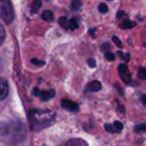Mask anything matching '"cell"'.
<instances>
[{
	"instance_id": "11",
	"label": "cell",
	"mask_w": 146,
	"mask_h": 146,
	"mask_svg": "<svg viewBox=\"0 0 146 146\" xmlns=\"http://www.w3.org/2000/svg\"><path fill=\"white\" fill-rule=\"evenodd\" d=\"M136 25H137V23H136L135 21L125 19V20H123L120 23L119 26H120V28H122V29H131V28H133V27H135Z\"/></svg>"
},
{
	"instance_id": "13",
	"label": "cell",
	"mask_w": 146,
	"mask_h": 146,
	"mask_svg": "<svg viewBox=\"0 0 146 146\" xmlns=\"http://www.w3.org/2000/svg\"><path fill=\"white\" fill-rule=\"evenodd\" d=\"M41 5H42V2H41L40 0H37V1H34V2H32V4H31V14H35V13H37V11H38V9L41 7Z\"/></svg>"
},
{
	"instance_id": "18",
	"label": "cell",
	"mask_w": 146,
	"mask_h": 146,
	"mask_svg": "<svg viewBox=\"0 0 146 146\" xmlns=\"http://www.w3.org/2000/svg\"><path fill=\"white\" fill-rule=\"evenodd\" d=\"M98 10H99L100 13H107L108 12V6L107 4H105V3H100L99 5H98Z\"/></svg>"
},
{
	"instance_id": "25",
	"label": "cell",
	"mask_w": 146,
	"mask_h": 146,
	"mask_svg": "<svg viewBox=\"0 0 146 146\" xmlns=\"http://www.w3.org/2000/svg\"><path fill=\"white\" fill-rule=\"evenodd\" d=\"M122 59H124V61L125 62H128L130 59V54L129 53H126V54H123V57H122Z\"/></svg>"
},
{
	"instance_id": "7",
	"label": "cell",
	"mask_w": 146,
	"mask_h": 146,
	"mask_svg": "<svg viewBox=\"0 0 146 146\" xmlns=\"http://www.w3.org/2000/svg\"><path fill=\"white\" fill-rule=\"evenodd\" d=\"M61 106H62L63 109L67 110L69 112H77L79 111V105L75 102L71 101V100L63 99L61 101Z\"/></svg>"
},
{
	"instance_id": "6",
	"label": "cell",
	"mask_w": 146,
	"mask_h": 146,
	"mask_svg": "<svg viewBox=\"0 0 146 146\" xmlns=\"http://www.w3.org/2000/svg\"><path fill=\"white\" fill-rule=\"evenodd\" d=\"M118 73H119L120 78L123 80L124 83L130 84L132 82L131 72L129 71L128 67L126 66V64H120L119 66H118Z\"/></svg>"
},
{
	"instance_id": "5",
	"label": "cell",
	"mask_w": 146,
	"mask_h": 146,
	"mask_svg": "<svg viewBox=\"0 0 146 146\" xmlns=\"http://www.w3.org/2000/svg\"><path fill=\"white\" fill-rule=\"evenodd\" d=\"M33 95L39 97L42 101H49L50 99L55 97V90L49 89V90H40L39 88H34L33 90Z\"/></svg>"
},
{
	"instance_id": "22",
	"label": "cell",
	"mask_w": 146,
	"mask_h": 146,
	"mask_svg": "<svg viewBox=\"0 0 146 146\" xmlns=\"http://www.w3.org/2000/svg\"><path fill=\"white\" fill-rule=\"evenodd\" d=\"M31 62H32L34 65H37V66H43V65L45 64V61L38 60V59H35V58L31 59Z\"/></svg>"
},
{
	"instance_id": "14",
	"label": "cell",
	"mask_w": 146,
	"mask_h": 146,
	"mask_svg": "<svg viewBox=\"0 0 146 146\" xmlns=\"http://www.w3.org/2000/svg\"><path fill=\"white\" fill-rule=\"evenodd\" d=\"M71 10L73 11H79L81 9L82 6V2L79 1V0H73L72 2H71Z\"/></svg>"
},
{
	"instance_id": "15",
	"label": "cell",
	"mask_w": 146,
	"mask_h": 146,
	"mask_svg": "<svg viewBox=\"0 0 146 146\" xmlns=\"http://www.w3.org/2000/svg\"><path fill=\"white\" fill-rule=\"evenodd\" d=\"M137 76L139 79L146 80V67H140V68L138 69Z\"/></svg>"
},
{
	"instance_id": "29",
	"label": "cell",
	"mask_w": 146,
	"mask_h": 146,
	"mask_svg": "<svg viewBox=\"0 0 146 146\" xmlns=\"http://www.w3.org/2000/svg\"><path fill=\"white\" fill-rule=\"evenodd\" d=\"M143 46H145V47H146V40H145V41H144V42H143Z\"/></svg>"
},
{
	"instance_id": "23",
	"label": "cell",
	"mask_w": 146,
	"mask_h": 146,
	"mask_svg": "<svg viewBox=\"0 0 146 146\" xmlns=\"http://www.w3.org/2000/svg\"><path fill=\"white\" fill-rule=\"evenodd\" d=\"M112 40H113L114 43L117 45V47H119V48H122V43H121L120 39L118 38L117 36H113V37H112Z\"/></svg>"
},
{
	"instance_id": "21",
	"label": "cell",
	"mask_w": 146,
	"mask_h": 146,
	"mask_svg": "<svg viewBox=\"0 0 146 146\" xmlns=\"http://www.w3.org/2000/svg\"><path fill=\"white\" fill-rule=\"evenodd\" d=\"M105 58H106V60H108V61H114L115 60V55L113 54L112 52H105Z\"/></svg>"
},
{
	"instance_id": "10",
	"label": "cell",
	"mask_w": 146,
	"mask_h": 146,
	"mask_svg": "<svg viewBox=\"0 0 146 146\" xmlns=\"http://www.w3.org/2000/svg\"><path fill=\"white\" fill-rule=\"evenodd\" d=\"M65 146H88V144L81 138H72L66 142Z\"/></svg>"
},
{
	"instance_id": "24",
	"label": "cell",
	"mask_w": 146,
	"mask_h": 146,
	"mask_svg": "<svg viewBox=\"0 0 146 146\" xmlns=\"http://www.w3.org/2000/svg\"><path fill=\"white\" fill-rule=\"evenodd\" d=\"M87 63H88V65L91 67V68H94V67L96 66V61H95V59H93V58H89V59H88Z\"/></svg>"
},
{
	"instance_id": "20",
	"label": "cell",
	"mask_w": 146,
	"mask_h": 146,
	"mask_svg": "<svg viewBox=\"0 0 146 146\" xmlns=\"http://www.w3.org/2000/svg\"><path fill=\"white\" fill-rule=\"evenodd\" d=\"M113 126H114V128H115V130H116V132H117V133L121 132L122 129H123V124H122L121 122H119V121H115V122H114Z\"/></svg>"
},
{
	"instance_id": "19",
	"label": "cell",
	"mask_w": 146,
	"mask_h": 146,
	"mask_svg": "<svg viewBox=\"0 0 146 146\" xmlns=\"http://www.w3.org/2000/svg\"><path fill=\"white\" fill-rule=\"evenodd\" d=\"M135 132H146V124H139L134 127Z\"/></svg>"
},
{
	"instance_id": "4",
	"label": "cell",
	"mask_w": 146,
	"mask_h": 146,
	"mask_svg": "<svg viewBox=\"0 0 146 146\" xmlns=\"http://www.w3.org/2000/svg\"><path fill=\"white\" fill-rule=\"evenodd\" d=\"M58 22L62 28L66 30H75L79 27V19L77 17H73L71 19L66 18L65 16H62L58 19Z\"/></svg>"
},
{
	"instance_id": "8",
	"label": "cell",
	"mask_w": 146,
	"mask_h": 146,
	"mask_svg": "<svg viewBox=\"0 0 146 146\" xmlns=\"http://www.w3.org/2000/svg\"><path fill=\"white\" fill-rule=\"evenodd\" d=\"M9 91V86L7 80L0 77V100H3L7 97Z\"/></svg>"
},
{
	"instance_id": "12",
	"label": "cell",
	"mask_w": 146,
	"mask_h": 146,
	"mask_svg": "<svg viewBox=\"0 0 146 146\" xmlns=\"http://www.w3.org/2000/svg\"><path fill=\"white\" fill-rule=\"evenodd\" d=\"M41 18L44 21H46V22H52V21L54 20V14H53L52 11L45 10L44 12L42 13V15H41Z\"/></svg>"
},
{
	"instance_id": "27",
	"label": "cell",
	"mask_w": 146,
	"mask_h": 146,
	"mask_svg": "<svg viewBox=\"0 0 146 146\" xmlns=\"http://www.w3.org/2000/svg\"><path fill=\"white\" fill-rule=\"evenodd\" d=\"M141 102L146 106V94H143V95L141 96Z\"/></svg>"
},
{
	"instance_id": "17",
	"label": "cell",
	"mask_w": 146,
	"mask_h": 146,
	"mask_svg": "<svg viewBox=\"0 0 146 146\" xmlns=\"http://www.w3.org/2000/svg\"><path fill=\"white\" fill-rule=\"evenodd\" d=\"M104 128H105V130L107 132H109V133H117L115 130V128H114L113 126V123H106L105 125H104Z\"/></svg>"
},
{
	"instance_id": "28",
	"label": "cell",
	"mask_w": 146,
	"mask_h": 146,
	"mask_svg": "<svg viewBox=\"0 0 146 146\" xmlns=\"http://www.w3.org/2000/svg\"><path fill=\"white\" fill-rule=\"evenodd\" d=\"M118 110H119L120 112H121V113H124V111H125V109H124V107L122 105H118Z\"/></svg>"
},
{
	"instance_id": "3",
	"label": "cell",
	"mask_w": 146,
	"mask_h": 146,
	"mask_svg": "<svg viewBox=\"0 0 146 146\" xmlns=\"http://www.w3.org/2000/svg\"><path fill=\"white\" fill-rule=\"evenodd\" d=\"M0 17L6 24H10L14 19L12 3L8 0H0Z\"/></svg>"
},
{
	"instance_id": "1",
	"label": "cell",
	"mask_w": 146,
	"mask_h": 146,
	"mask_svg": "<svg viewBox=\"0 0 146 146\" xmlns=\"http://www.w3.org/2000/svg\"><path fill=\"white\" fill-rule=\"evenodd\" d=\"M0 137L12 145L21 143L26 137L25 125L19 120L0 122Z\"/></svg>"
},
{
	"instance_id": "26",
	"label": "cell",
	"mask_w": 146,
	"mask_h": 146,
	"mask_svg": "<svg viewBox=\"0 0 146 146\" xmlns=\"http://www.w3.org/2000/svg\"><path fill=\"white\" fill-rule=\"evenodd\" d=\"M124 16H126V13L123 12V11H119V12L117 13V18L118 19L122 18V17H124Z\"/></svg>"
},
{
	"instance_id": "16",
	"label": "cell",
	"mask_w": 146,
	"mask_h": 146,
	"mask_svg": "<svg viewBox=\"0 0 146 146\" xmlns=\"http://www.w3.org/2000/svg\"><path fill=\"white\" fill-rule=\"evenodd\" d=\"M5 36H6V34H5V29H4V27L2 26V24L0 23V46L4 42Z\"/></svg>"
},
{
	"instance_id": "2",
	"label": "cell",
	"mask_w": 146,
	"mask_h": 146,
	"mask_svg": "<svg viewBox=\"0 0 146 146\" xmlns=\"http://www.w3.org/2000/svg\"><path fill=\"white\" fill-rule=\"evenodd\" d=\"M30 126L33 131L47 128L55 121V113L47 109H32L28 114Z\"/></svg>"
},
{
	"instance_id": "9",
	"label": "cell",
	"mask_w": 146,
	"mask_h": 146,
	"mask_svg": "<svg viewBox=\"0 0 146 146\" xmlns=\"http://www.w3.org/2000/svg\"><path fill=\"white\" fill-rule=\"evenodd\" d=\"M101 89V83L97 80H93L91 81L90 83L87 84L85 88V92H96V91H99Z\"/></svg>"
}]
</instances>
